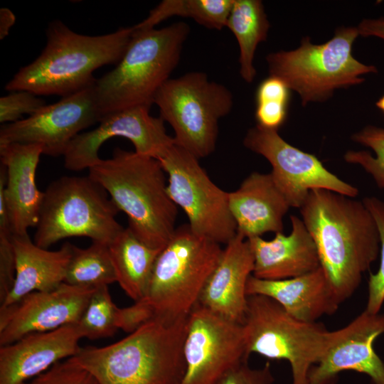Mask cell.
Segmentation results:
<instances>
[{
    "mask_svg": "<svg viewBox=\"0 0 384 384\" xmlns=\"http://www.w3.org/2000/svg\"><path fill=\"white\" fill-rule=\"evenodd\" d=\"M41 154L40 144H0V191L14 235L28 234L38 223L44 191L36 186V174Z\"/></svg>",
    "mask_w": 384,
    "mask_h": 384,
    "instance_id": "ac0fdd59",
    "label": "cell"
},
{
    "mask_svg": "<svg viewBox=\"0 0 384 384\" xmlns=\"http://www.w3.org/2000/svg\"><path fill=\"white\" fill-rule=\"evenodd\" d=\"M377 107L384 113V95H383L375 103Z\"/></svg>",
    "mask_w": 384,
    "mask_h": 384,
    "instance_id": "f35d334b",
    "label": "cell"
},
{
    "mask_svg": "<svg viewBox=\"0 0 384 384\" xmlns=\"http://www.w3.org/2000/svg\"><path fill=\"white\" fill-rule=\"evenodd\" d=\"M149 107H134L102 117L94 129L78 134L66 149V169H89L100 161L98 151L102 144L114 137L129 140L135 152L159 160L175 144L168 135L164 121L149 114Z\"/></svg>",
    "mask_w": 384,
    "mask_h": 384,
    "instance_id": "9a60e30c",
    "label": "cell"
},
{
    "mask_svg": "<svg viewBox=\"0 0 384 384\" xmlns=\"http://www.w3.org/2000/svg\"><path fill=\"white\" fill-rule=\"evenodd\" d=\"M351 139L370 148L375 156L366 151H348L344 160L360 165L372 176L377 186L384 189V128L369 125L353 134Z\"/></svg>",
    "mask_w": 384,
    "mask_h": 384,
    "instance_id": "4dcf8cb0",
    "label": "cell"
},
{
    "mask_svg": "<svg viewBox=\"0 0 384 384\" xmlns=\"http://www.w3.org/2000/svg\"><path fill=\"white\" fill-rule=\"evenodd\" d=\"M246 294L266 296L293 318L309 323L316 322L322 316L334 314L341 304L321 267L301 276L279 280L251 275Z\"/></svg>",
    "mask_w": 384,
    "mask_h": 384,
    "instance_id": "7402d4cb",
    "label": "cell"
},
{
    "mask_svg": "<svg viewBox=\"0 0 384 384\" xmlns=\"http://www.w3.org/2000/svg\"><path fill=\"white\" fill-rule=\"evenodd\" d=\"M159 161L168 176V193L186 214L192 230L220 245L234 238L229 192L211 181L198 159L175 143Z\"/></svg>",
    "mask_w": 384,
    "mask_h": 384,
    "instance_id": "8fae6325",
    "label": "cell"
},
{
    "mask_svg": "<svg viewBox=\"0 0 384 384\" xmlns=\"http://www.w3.org/2000/svg\"><path fill=\"white\" fill-rule=\"evenodd\" d=\"M243 144L270 162L273 181L290 207L299 208L313 189L351 198L358 194L357 188L330 172L314 154L287 143L277 131L256 125L247 131Z\"/></svg>",
    "mask_w": 384,
    "mask_h": 384,
    "instance_id": "4fadbf2b",
    "label": "cell"
},
{
    "mask_svg": "<svg viewBox=\"0 0 384 384\" xmlns=\"http://www.w3.org/2000/svg\"><path fill=\"white\" fill-rule=\"evenodd\" d=\"M13 232L9 223L3 193L0 191V302L11 292L16 277V260Z\"/></svg>",
    "mask_w": 384,
    "mask_h": 384,
    "instance_id": "d6a6232c",
    "label": "cell"
},
{
    "mask_svg": "<svg viewBox=\"0 0 384 384\" xmlns=\"http://www.w3.org/2000/svg\"><path fill=\"white\" fill-rule=\"evenodd\" d=\"M299 209L320 267L341 304L353 294L378 257L376 223L363 201L326 189L310 191Z\"/></svg>",
    "mask_w": 384,
    "mask_h": 384,
    "instance_id": "6da1fadb",
    "label": "cell"
},
{
    "mask_svg": "<svg viewBox=\"0 0 384 384\" xmlns=\"http://www.w3.org/2000/svg\"><path fill=\"white\" fill-rule=\"evenodd\" d=\"M188 317L150 320L112 344L80 347L70 358L99 384H180L186 371Z\"/></svg>",
    "mask_w": 384,
    "mask_h": 384,
    "instance_id": "3957f363",
    "label": "cell"
},
{
    "mask_svg": "<svg viewBox=\"0 0 384 384\" xmlns=\"http://www.w3.org/2000/svg\"><path fill=\"white\" fill-rule=\"evenodd\" d=\"M183 357L186 371L180 384H218L248 361L242 324L197 304L188 317Z\"/></svg>",
    "mask_w": 384,
    "mask_h": 384,
    "instance_id": "7c38bea8",
    "label": "cell"
},
{
    "mask_svg": "<svg viewBox=\"0 0 384 384\" xmlns=\"http://www.w3.org/2000/svg\"><path fill=\"white\" fill-rule=\"evenodd\" d=\"M222 252L220 244L194 233L188 224L178 226L156 258L144 297L135 302L149 321L188 317Z\"/></svg>",
    "mask_w": 384,
    "mask_h": 384,
    "instance_id": "8992f818",
    "label": "cell"
},
{
    "mask_svg": "<svg viewBox=\"0 0 384 384\" xmlns=\"http://www.w3.org/2000/svg\"><path fill=\"white\" fill-rule=\"evenodd\" d=\"M16 22L14 13L7 8L0 9V39H4L9 33L11 28Z\"/></svg>",
    "mask_w": 384,
    "mask_h": 384,
    "instance_id": "74e56055",
    "label": "cell"
},
{
    "mask_svg": "<svg viewBox=\"0 0 384 384\" xmlns=\"http://www.w3.org/2000/svg\"><path fill=\"white\" fill-rule=\"evenodd\" d=\"M233 4V0H164L133 28L152 29L168 18L181 16L191 18L208 28L221 30L226 26Z\"/></svg>",
    "mask_w": 384,
    "mask_h": 384,
    "instance_id": "4316f807",
    "label": "cell"
},
{
    "mask_svg": "<svg viewBox=\"0 0 384 384\" xmlns=\"http://www.w3.org/2000/svg\"><path fill=\"white\" fill-rule=\"evenodd\" d=\"M22 384H99L88 370L70 358L60 361L45 372Z\"/></svg>",
    "mask_w": 384,
    "mask_h": 384,
    "instance_id": "836d02e7",
    "label": "cell"
},
{
    "mask_svg": "<svg viewBox=\"0 0 384 384\" xmlns=\"http://www.w3.org/2000/svg\"><path fill=\"white\" fill-rule=\"evenodd\" d=\"M16 260L14 286L1 307L11 305L33 292L54 289L64 282L73 245L64 243L58 250L38 246L28 234L13 236Z\"/></svg>",
    "mask_w": 384,
    "mask_h": 384,
    "instance_id": "cb8c5ba5",
    "label": "cell"
},
{
    "mask_svg": "<svg viewBox=\"0 0 384 384\" xmlns=\"http://www.w3.org/2000/svg\"><path fill=\"white\" fill-rule=\"evenodd\" d=\"M46 105V102L27 90L13 91L0 98V122L3 124L21 120L23 115H32Z\"/></svg>",
    "mask_w": 384,
    "mask_h": 384,
    "instance_id": "e575fe53",
    "label": "cell"
},
{
    "mask_svg": "<svg viewBox=\"0 0 384 384\" xmlns=\"http://www.w3.org/2000/svg\"><path fill=\"white\" fill-rule=\"evenodd\" d=\"M119 309L112 301L107 285L96 287L77 323L83 338L98 339L113 336L119 329Z\"/></svg>",
    "mask_w": 384,
    "mask_h": 384,
    "instance_id": "f1b7e54d",
    "label": "cell"
},
{
    "mask_svg": "<svg viewBox=\"0 0 384 384\" xmlns=\"http://www.w3.org/2000/svg\"><path fill=\"white\" fill-rule=\"evenodd\" d=\"M82 338L76 323L31 334L0 346V384H22L62 359L74 356Z\"/></svg>",
    "mask_w": 384,
    "mask_h": 384,
    "instance_id": "d6986e66",
    "label": "cell"
},
{
    "mask_svg": "<svg viewBox=\"0 0 384 384\" xmlns=\"http://www.w3.org/2000/svg\"><path fill=\"white\" fill-rule=\"evenodd\" d=\"M116 282L134 302L145 295L156 258L161 250L139 239L127 226L108 245Z\"/></svg>",
    "mask_w": 384,
    "mask_h": 384,
    "instance_id": "d4e9b609",
    "label": "cell"
},
{
    "mask_svg": "<svg viewBox=\"0 0 384 384\" xmlns=\"http://www.w3.org/2000/svg\"><path fill=\"white\" fill-rule=\"evenodd\" d=\"M94 85L62 97L25 119L1 125L0 144H36L43 154L63 156L82 130L100 122Z\"/></svg>",
    "mask_w": 384,
    "mask_h": 384,
    "instance_id": "5bb4252c",
    "label": "cell"
},
{
    "mask_svg": "<svg viewBox=\"0 0 384 384\" xmlns=\"http://www.w3.org/2000/svg\"><path fill=\"white\" fill-rule=\"evenodd\" d=\"M356 28L361 36H375L384 40V18L363 19Z\"/></svg>",
    "mask_w": 384,
    "mask_h": 384,
    "instance_id": "8d00e7d4",
    "label": "cell"
},
{
    "mask_svg": "<svg viewBox=\"0 0 384 384\" xmlns=\"http://www.w3.org/2000/svg\"><path fill=\"white\" fill-rule=\"evenodd\" d=\"M253 269L254 257L250 243L237 233L223 249L217 265L203 288L198 304L242 324L247 309V283Z\"/></svg>",
    "mask_w": 384,
    "mask_h": 384,
    "instance_id": "ffe728a7",
    "label": "cell"
},
{
    "mask_svg": "<svg viewBox=\"0 0 384 384\" xmlns=\"http://www.w3.org/2000/svg\"><path fill=\"white\" fill-rule=\"evenodd\" d=\"M189 32V26L184 22L159 29L134 28L127 50L116 67L95 81L100 120L134 107L150 108L156 92L178 64Z\"/></svg>",
    "mask_w": 384,
    "mask_h": 384,
    "instance_id": "5b68a950",
    "label": "cell"
},
{
    "mask_svg": "<svg viewBox=\"0 0 384 384\" xmlns=\"http://www.w3.org/2000/svg\"><path fill=\"white\" fill-rule=\"evenodd\" d=\"M242 326L247 354L286 360L292 384H309L310 369L324 356L331 338L322 324L299 321L274 300L259 294L247 296Z\"/></svg>",
    "mask_w": 384,
    "mask_h": 384,
    "instance_id": "9c48e42d",
    "label": "cell"
},
{
    "mask_svg": "<svg viewBox=\"0 0 384 384\" xmlns=\"http://www.w3.org/2000/svg\"><path fill=\"white\" fill-rule=\"evenodd\" d=\"M362 201L376 223L380 238V266L375 273L370 274L366 308L371 314H378L384 303V201L375 196L366 197Z\"/></svg>",
    "mask_w": 384,
    "mask_h": 384,
    "instance_id": "1f68e13d",
    "label": "cell"
},
{
    "mask_svg": "<svg viewBox=\"0 0 384 384\" xmlns=\"http://www.w3.org/2000/svg\"><path fill=\"white\" fill-rule=\"evenodd\" d=\"M95 289L63 282L54 289L33 292L11 305L0 307V346L31 334L78 323Z\"/></svg>",
    "mask_w": 384,
    "mask_h": 384,
    "instance_id": "2e32d148",
    "label": "cell"
},
{
    "mask_svg": "<svg viewBox=\"0 0 384 384\" xmlns=\"http://www.w3.org/2000/svg\"><path fill=\"white\" fill-rule=\"evenodd\" d=\"M274 381L269 363L261 368H252L243 362L226 373L218 384H272Z\"/></svg>",
    "mask_w": 384,
    "mask_h": 384,
    "instance_id": "d590c367",
    "label": "cell"
},
{
    "mask_svg": "<svg viewBox=\"0 0 384 384\" xmlns=\"http://www.w3.org/2000/svg\"><path fill=\"white\" fill-rule=\"evenodd\" d=\"M229 206L237 233L249 239L283 230V218L290 208L270 173L253 172L229 192Z\"/></svg>",
    "mask_w": 384,
    "mask_h": 384,
    "instance_id": "603a6c76",
    "label": "cell"
},
{
    "mask_svg": "<svg viewBox=\"0 0 384 384\" xmlns=\"http://www.w3.org/2000/svg\"><path fill=\"white\" fill-rule=\"evenodd\" d=\"M292 231L289 235L275 233L271 240L261 237L247 239L254 257L252 275L267 280L296 277L320 267L314 241L303 220L290 216Z\"/></svg>",
    "mask_w": 384,
    "mask_h": 384,
    "instance_id": "44dd1931",
    "label": "cell"
},
{
    "mask_svg": "<svg viewBox=\"0 0 384 384\" xmlns=\"http://www.w3.org/2000/svg\"><path fill=\"white\" fill-rule=\"evenodd\" d=\"M116 282L108 244L92 242L86 248L73 245L64 282L96 288Z\"/></svg>",
    "mask_w": 384,
    "mask_h": 384,
    "instance_id": "83f0119b",
    "label": "cell"
},
{
    "mask_svg": "<svg viewBox=\"0 0 384 384\" xmlns=\"http://www.w3.org/2000/svg\"><path fill=\"white\" fill-rule=\"evenodd\" d=\"M235 36L240 48V73L250 83L256 76L253 60L258 44L266 41L270 23L260 0H233L226 26Z\"/></svg>",
    "mask_w": 384,
    "mask_h": 384,
    "instance_id": "484cf974",
    "label": "cell"
},
{
    "mask_svg": "<svg viewBox=\"0 0 384 384\" xmlns=\"http://www.w3.org/2000/svg\"><path fill=\"white\" fill-rule=\"evenodd\" d=\"M154 103L160 117L174 129L176 144L199 159L215 151L218 122L231 112L233 100L223 85L210 80L205 73L193 71L169 79Z\"/></svg>",
    "mask_w": 384,
    "mask_h": 384,
    "instance_id": "30bf717a",
    "label": "cell"
},
{
    "mask_svg": "<svg viewBox=\"0 0 384 384\" xmlns=\"http://www.w3.org/2000/svg\"><path fill=\"white\" fill-rule=\"evenodd\" d=\"M128 218V227L147 245L162 250L176 230L177 206L167 191L159 160L116 148L112 156L88 169Z\"/></svg>",
    "mask_w": 384,
    "mask_h": 384,
    "instance_id": "277c9868",
    "label": "cell"
},
{
    "mask_svg": "<svg viewBox=\"0 0 384 384\" xmlns=\"http://www.w3.org/2000/svg\"><path fill=\"white\" fill-rule=\"evenodd\" d=\"M384 334V314L366 309L346 326L331 331L330 342L321 360L310 369L309 384H335L339 373L353 370L384 384V363L373 348Z\"/></svg>",
    "mask_w": 384,
    "mask_h": 384,
    "instance_id": "e0dca14e",
    "label": "cell"
},
{
    "mask_svg": "<svg viewBox=\"0 0 384 384\" xmlns=\"http://www.w3.org/2000/svg\"><path fill=\"white\" fill-rule=\"evenodd\" d=\"M133 26L101 36L79 34L60 20L46 30L47 42L38 57L23 66L5 85L8 91L65 97L93 85L97 68L117 63L130 42Z\"/></svg>",
    "mask_w": 384,
    "mask_h": 384,
    "instance_id": "7a4b0ae2",
    "label": "cell"
},
{
    "mask_svg": "<svg viewBox=\"0 0 384 384\" xmlns=\"http://www.w3.org/2000/svg\"><path fill=\"white\" fill-rule=\"evenodd\" d=\"M255 100L257 125L278 131L287 119L290 89L279 78L270 75L258 85Z\"/></svg>",
    "mask_w": 384,
    "mask_h": 384,
    "instance_id": "f546056e",
    "label": "cell"
},
{
    "mask_svg": "<svg viewBox=\"0 0 384 384\" xmlns=\"http://www.w3.org/2000/svg\"><path fill=\"white\" fill-rule=\"evenodd\" d=\"M358 36L356 27L343 26L323 44H312L304 37L296 50L267 55L270 75L295 90L304 106L326 100L336 89L361 84L365 80L362 75L377 72L374 65L363 64L353 56L352 46Z\"/></svg>",
    "mask_w": 384,
    "mask_h": 384,
    "instance_id": "52a82bcc",
    "label": "cell"
},
{
    "mask_svg": "<svg viewBox=\"0 0 384 384\" xmlns=\"http://www.w3.org/2000/svg\"><path fill=\"white\" fill-rule=\"evenodd\" d=\"M107 192L87 176H62L44 191L33 242L48 249L59 240L86 237L110 244L124 229Z\"/></svg>",
    "mask_w": 384,
    "mask_h": 384,
    "instance_id": "ba28073f",
    "label": "cell"
}]
</instances>
